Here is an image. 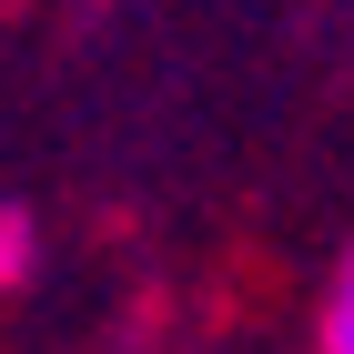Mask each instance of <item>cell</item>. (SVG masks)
Returning a JSON list of instances; mask_svg holds the SVG:
<instances>
[{
	"mask_svg": "<svg viewBox=\"0 0 354 354\" xmlns=\"http://www.w3.org/2000/svg\"><path fill=\"white\" fill-rule=\"evenodd\" d=\"M324 354H354V243L334 253V283H324Z\"/></svg>",
	"mask_w": 354,
	"mask_h": 354,
	"instance_id": "cell-1",
	"label": "cell"
},
{
	"mask_svg": "<svg viewBox=\"0 0 354 354\" xmlns=\"http://www.w3.org/2000/svg\"><path fill=\"white\" fill-rule=\"evenodd\" d=\"M30 273V213H0V283Z\"/></svg>",
	"mask_w": 354,
	"mask_h": 354,
	"instance_id": "cell-2",
	"label": "cell"
}]
</instances>
